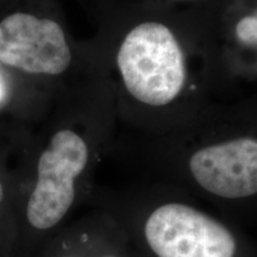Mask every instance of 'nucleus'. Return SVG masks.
Returning a JSON list of instances; mask_svg holds the SVG:
<instances>
[{"mask_svg":"<svg viewBox=\"0 0 257 257\" xmlns=\"http://www.w3.org/2000/svg\"><path fill=\"white\" fill-rule=\"evenodd\" d=\"M4 95H5L4 82H3L2 76H0V102H2V101H3V99H4Z\"/></svg>","mask_w":257,"mask_h":257,"instance_id":"nucleus-8","label":"nucleus"},{"mask_svg":"<svg viewBox=\"0 0 257 257\" xmlns=\"http://www.w3.org/2000/svg\"><path fill=\"white\" fill-rule=\"evenodd\" d=\"M3 195H4V193H3V186L0 184V202L3 200Z\"/></svg>","mask_w":257,"mask_h":257,"instance_id":"nucleus-9","label":"nucleus"},{"mask_svg":"<svg viewBox=\"0 0 257 257\" xmlns=\"http://www.w3.org/2000/svg\"><path fill=\"white\" fill-rule=\"evenodd\" d=\"M83 251L61 253L57 257H137L123 226L117 220L87 236Z\"/></svg>","mask_w":257,"mask_h":257,"instance_id":"nucleus-6","label":"nucleus"},{"mask_svg":"<svg viewBox=\"0 0 257 257\" xmlns=\"http://www.w3.org/2000/svg\"><path fill=\"white\" fill-rule=\"evenodd\" d=\"M236 34L244 43L257 44V14L243 18L237 24Z\"/></svg>","mask_w":257,"mask_h":257,"instance_id":"nucleus-7","label":"nucleus"},{"mask_svg":"<svg viewBox=\"0 0 257 257\" xmlns=\"http://www.w3.org/2000/svg\"><path fill=\"white\" fill-rule=\"evenodd\" d=\"M137 257H257L227 221L184 200H163L124 211L117 219Z\"/></svg>","mask_w":257,"mask_h":257,"instance_id":"nucleus-1","label":"nucleus"},{"mask_svg":"<svg viewBox=\"0 0 257 257\" xmlns=\"http://www.w3.org/2000/svg\"><path fill=\"white\" fill-rule=\"evenodd\" d=\"M117 63L125 87L144 104H169L184 87V54L163 24L150 22L134 28L121 43Z\"/></svg>","mask_w":257,"mask_h":257,"instance_id":"nucleus-2","label":"nucleus"},{"mask_svg":"<svg viewBox=\"0 0 257 257\" xmlns=\"http://www.w3.org/2000/svg\"><path fill=\"white\" fill-rule=\"evenodd\" d=\"M189 179L220 201L234 202L257 195V141L238 138L200 148L187 161Z\"/></svg>","mask_w":257,"mask_h":257,"instance_id":"nucleus-4","label":"nucleus"},{"mask_svg":"<svg viewBox=\"0 0 257 257\" xmlns=\"http://www.w3.org/2000/svg\"><path fill=\"white\" fill-rule=\"evenodd\" d=\"M72 54L56 22L34 15H10L0 23V62L31 74L57 75Z\"/></svg>","mask_w":257,"mask_h":257,"instance_id":"nucleus-5","label":"nucleus"},{"mask_svg":"<svg viewBox=\"0 0 257 257\" xmlns=\"http://www.w3.org/2000/svg\"><path fill=\"white\" fill-rule=\"evenodd\" d=\"M88 147L79 135H54L37 165V182L29 198L27 217L32 227L47 231L59 225L73 206L76 180L88 163Z\"/></svg>","mask_w":257,"mask_h":257,"instance_id":"nucleus-3","label":"nucleus"},{"mask_svg":"<svg viewBox=\"0 0 257 257\" xmlns=\"http://www.w3.org/2000/svg\"><path fill=\"white\" fill-rule=\"evenodd\" d=\"M175 2H189V0H175Z\"/></svg>","mask_w":257,"mask_h":257,"instance_id":"nucleus-10","label":"nucleus"}]
</instances>
